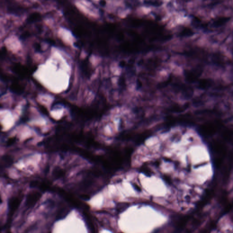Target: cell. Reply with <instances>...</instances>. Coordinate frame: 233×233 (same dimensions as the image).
I'll return each mask as SVG.
<instances>
[{"instance_id":"obj_10","label":"cell","mask_w":233,"mask_h":233,"mask_svg":"<svg viewBox=\"0 0 233 233\" xmlns=\"http://www.w3.org/2000/svg\"><path fill=\"white\" fill-rule=\"evenodd\" d=\"M12 159L9 155L3 156L1 160V166L6 167L10 165L12 163Z\"/></svg>"},{"instance_id":"obj_8","label":"cell","mask_w":233,"mask_h":233,"mask_svg":"<svg viewBox=\"0 0 233 233\" xmlns=\"http://www.w3.org/2000/svg\"><path fill=\"white\" fill-rule=\"evenodd\" d=\"M52 175L56 179L61 178L65 175V171L59 167H56L52 171Z\"/></svg>"},{"instance_id":"obj_12","label":"cell","mask_w":233,"mask_h":233,"mask_svg":"<svg viewBox=\"0 0 233 233\" xmlns=\"http://www.w3.org/2000/svg\"><path fill=\"white\" fill-rule=\"evenodd\" d=\"M188 219H189V217H184V218H182V219L179 221L178 225H177L178 228H179V229H181V228H183V227L185 226L186 223H187Z\"/></svg>"},{"instance_id":"obj_16","label":"cell","mask_w":233,"mask_h":233,"mask_svg":"<svg viewBox=\"0 0 233 233\" xmlns=\"http://www.w3.org/2000/svg\"></svg>"},{"instance_id":"obj_4","label":"cell","mask_w":233,"mask_h":233,"mask_svg":"<svg viewBox=\"0 0 233 233\" xmlns=\"http://www.w3.org/2000/svg\"><path fill=\"white\" fill-rule=\"evenodd\" d=\"M21 199L19 197H14L11 199L9 203V215L12 216L21 203Z\"/></svg>"},{"instance_id":"obj_11","label":"cell","mask_w":233,"mask_h":233,"mask_svg":"<svg viewBox=\"0 0 233 233\" xmlns=\"http://www.w3.org/2000/svg\"><path fill=\"white\" fill-rule=\"evenodd\" d=\"M69 212V209L65 206H62L58 210L57 214V218L58 219H62L65 217Z\"/></svg>"},{"instance_id":"obj_9","label":"cell","mask_w":233,"mask_h":233,"mask_svg":"<svg viewBox=\"0 0 233 233\" xmlns=\"http://www.w3.org/2000/svg\"><path fill=\"white\" fill-rule=\"evenodd\" d=\"M41 19V15L38 12H34L29 16L27 19V21L28 23H32L35 21H39Z\"/></svg>"},{"instance_id":"obj_15","label":"cell","mask_w":233,"mask_h":233,"mask_svg":"<svg viewBox=\"0 0 233 233\" xmlns=\"http://www.w3.org/2000/svg\"><path fill=\"white\" fill-rule=\"evenodd\" d=\"M34 47L35 50L38 52L41 51V47L39 43H35L34 45Z\"/></svg>"},{"instance_id":"obj_6","label":"cell","mask_w":233,"mask_h":233,"mask_svg":"<svg viewBox=\"0 0 233 233\" xmlns=\"http://www.w3.org/2000/svg\"><path fill=\"white\" fill-rule=\"evenodd\" d=\"M213 82L211 79L203 78L199 80L198 83L197 87L199 89L205 90L210 88L213 85Z\"/></svg>"},{"instance_id":"obj_14","label":"cell","mask_w":233,"mask_h":233,"mask_svg":"<svg viewBox=\"0 0 233 233\" xmlns=\"http://www.w3.org/2000/svg\"><path fill=\"white\" fill-rule=\"evenodd\" d=\"M16 140L15 137H12V138H10L8 140L7 143V146H11V145H12L13 144H14Z\"/></svg>"},{"instance_id":"obj_2","label":"cell","mask_w":233,"mask_h":233,"mask_svg":"<svg viewBox=\"0 0 233 233\" xmlns=\"http://www.w3.org/2000/svg\"><path fill=\"white\" fill-rule=\"evenodd\" d=\"M202 69L197 68L193 71H187L185 72V77L186 79L190 83H195L198 79L199 76L203 73Z\"/></svg>"},{"instance_id":"obj_3","label":"cell","mask_w":233,"mask_h":233,"mask_svg":"<svg viewBox=\"0 0 233 233\" xmlns=\"http://www.w3.org/2000/svg\"><path fill=\"white\" fill-rule=\"evenodd\" d=\"M12 72L21 77H25L29 73L28 69L19 63H15L11 68Z\"/></svg>"},{"instance_id":"obj_13","label":"cell","mask_w":233,"mask_h":233,"mask_svg":"<svg viewBox=\"0 0 233 233\" xmlns=\"http://www.w3.org/2000/svg\"><path fill=\"white\" fill-rule=\"evenodd\" d=\"M194 34V32L190 28H185L182 33V35L184 36H191Z\"/></svg>"},{"instance_id":"obj_1","label":"cell","mask_w":233,"mask_h":233,"mask_svg":"<svg viewBox=\"0 0 233 233\" xmlns=\"http://www.w3.org/2000/svg\"><path fill=\"white\" fill-rule=\"evenodd\" d=\"M42 195L39 192L33 191L30 192L26 198V205L28 208L33 207L41 197Z\"/></svg>"},{"instance_id":"obj_7","label":"cell","mask_w":233,"mask_h":233,"mask_svg":"<svg viewBox=\"0 0 233 233\" xmlns=\"http://www.w3.org/2000/svg\"><path fill=\"white\" fill-rule=\"evenodd\" d=\"M10 90L16 94H20L22 93L24 90V87L17 83H12L10 86Z\"/></svg>"},{"instance_id":"obj_5","label":"cell","mask_w":233,"mask_h":233,"mask_svg":"<svg viewBox=\"0 0 233 233\" xmlns=\"http://www.w3.org/2000/svg\"><path fill=\"white\" fill-rule=\"evenodd\" d=\"M231 18L225 16H220L215 18L212 22V26L213 28H219L225 25L230 20Z\"/></svg>"}]
</instances>
